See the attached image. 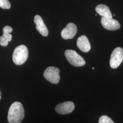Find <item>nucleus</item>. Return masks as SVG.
Wrapping results in <instances>:
<instances>
[{
    "label": "nucleus",
    "instance_id": "f257e3e1",
    "mask_svg": "<svg viewBox=\"0 0 123 123\" xmlns=\"http://www.w3.org/2000/svg\"><path fill=\"white\" fill-rule=\"evenodd\" d=\"M24 117V110L22 104L15 102L9 108L7 119L9 123H20Z\"/></svg>",
    "mask_w": 123,
    "mask_h": 123
},
{
    "label": "nucleus",
    "instance_id": "f03ea898",
    "mask_svg": "<svg viewBox=\"0 0 123 123\" xmlns=\"http://www.w3.org/2000/svg\"><path fill=\"white\" fill-rule=\"evenodd\" d=\"M28 56V51L27 47L21 45L15 49L12 54V60L15 64L21 65L26 61Z\"/></svg>",
    "mask_w": 123,
    "mask_h": 123
},
{
    "label": "nucleus",
    "instance_id": "7ed1b4c3",
    "mask_svg": "<svg viewBox=\"0 0 123 123\" xmlns=\"http://www.w3.org/2000/svg\"><path fill=\"white\" fill-rule=\"evenodd\" d=\"M66 59L71 65L75 67H81L85 64L84 58L73 50H67L65 52Z\"/></svg>",
    "mask_w": 123,
    "mask_h": 123
},
{
    "label": "nucleus",
    "instance_id": "20e7f679",
    "mask_svg": "<svg viewBox=\"0 0 123 123\" xmlns=\"http://www.w3.org/2000/svg\"><path fill=\"white\" fill-rule=\"evenodd\" d=\"M60 70L56 67H49L44 71V78L49 82L53 84L58 83L60 80Z\"/></svg>",
    "mask_w": 123,
    "mask_h": 123
},
{
    "label": "nucleus",
    "instance_id": "39448f33",
    "mask_svg": "<svg viewBox=\"0 0 123 123\" xmlns=\"http://www.w3.org/2000/svg\"><path fill=\"white\" fill-rule=\"evenodd\" d=\"M123 61V49L118 47L114 49L111 54L110 65L112 68H116Z\"/></svg>",
    "mask_w": 123,
    "mask_h": 123
},
{
    "label": "nucleus",
    "instance_id": "423d86ee",
    "mask_svg": "<svg viewBox=\"0 0 123 123\" xmlns=\"http://www.w3.org/2000/svg\"><path fill=\"white\" fill-rule=\"evenodd\" d=\"M74 103L71 101H67L58 105L55 107V111L61 114H70L74 109Z\"/></svg>",
    "mask_w": 123,
    "mask_h": 123
},
{
    "label": "nucleus",
    "instance_id": "0eeeda50",
    "mask_svg": "<svg viewBox=\"0 0 123 123\" xmlns=\"http://www.w3.org/2000/svg\"><path fill=\"white\" fill-rule=\"evenodd\" d=\"M77 32V27L73 23H68L61 31L62 37L64 39H72Z\"/></svg>",
    "mask_w": 123,
    "mask_h": 123
},
{
    "label": "nucleus",
    "instance_id": "6e6552de",
    "mask_svg": "<svg viewBox=\"0 0 123 123\" xmlns=\"http://www.w3.org/2000/svg\"><path fill=\"white\" fill-rule=\"evenodd\" d=\"M101 22L103 27L108 30H116L120 27L119 23L113 18H106L102 17L101 18Z\"/></svg>",
    "mask_w": 123,
    "mask_h": 123
},
{
    "label": "nucleus",
    "instance_id": "1a4fd4ad",
    "mask_svg": "<svg viewBox=\"0 0 123 123\" xmlns=\"http://www.w3.org/2000/svg\"><path fill=\"white\" fill-rule=\"evenodd\" d=\"M13 30L11 26H6L3 29V35L0 37V45L2 46L6 47L7 46L8 42L12 39V36L10 33Z\"/></svg>",
    "mask_w": 123,
    "mask_h": 123
},
{
    "label": "nucleus",
    "instance_id": "9d476101",
    "mask_svg": "<svg viewBox=\"0 0 123 123\" xmlns=\"http://www.w3.org/2000/svg\"><path fill=\"white\" fill-rule=\"evenodd\" d=\"M34 21L36 24V28L40 33L44 37H47L48 35V29L45 25L43 20L39 15H36Z\"/></svg>",
    "mask_w": 123,
    "mask_h": 123
},
{
    "label": "nucleus",
    "instance_id": "9b49d317",
    "mask_svg": "<svg viewBox=\"0 0 123 123\" xmlns=\"http://www.w3.org/2000/svg\"><path fill=\"white\" fill-rule=\"evenodd\" d=\"M77 45L79 49L84 53L88 52L91 49V46L87 37L82 35L78 38Z\"/></svg>",
    "mask_w": 123,
    "mask_h": 123
},
{
    "label": "nucleus",
    "instance_id": "f8f14e48",
    "mask_svg": "<svg viewBox=\"0 0 123 123\" xmlns=\"http://www.w3.org/2000/svg\"><path fill=\"white\" fill-rule=\"evenodd\" d=\"M96 11L97 13L103 18H112L113 16L110 12L109 7L106 5L100 4L96 7Z\"/></svg>",
    "mask_w": 123,
    "mask_h": 123
},
{
    "label": "nucleus",
    "instance_id": "ddd939ff",
    "mask_svg": "<svg viewBox=\"0 0 123 123\" xmlns=\"http://www.w3.org/2000/svg\"><path fill=\"white\" fill-rule=\"evenodd\" d=\"M11 6L8 0H0V7L4 9H9L11 8Z\"/></svg>",
    "mask_w": 123,
    "mask_h": 123
},
{
    "label": "nucleus",
    "instance_id": "4468645a",
    "mask_svg": "<svg viewBox=\"0 0 123 123\" xmlns=\"http://www.w3.org/2000/svg\"><path fill=\"white\" fill-rule=\"evenodd\" d=\"M98 123H114L112 119L109 117L103 115L99 118Z\"/></svg>",
    "mask_w": 123,
    "mask_h": 123
},
{
    "label": "nucleus",
    "instance_id": "2eb2a0df",
    "mask_svg": "<svg viewBox=\"0 0 123 123\" xmlns=\"http://www.w3.org/2000/svg\"><path fill=\"white\" fill-rule=\"evenodd\" d=\"M0 98H1V97H0Z\"/></svg>",
    "mask_w": 123,
    "mask_h": 123
}]
</instances>
